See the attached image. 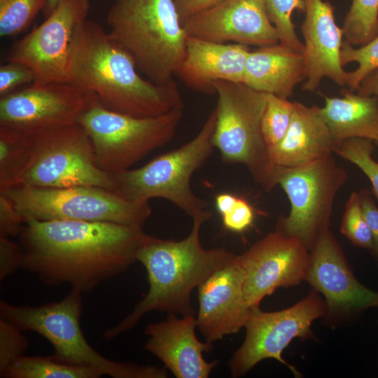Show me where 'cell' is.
<instances>
[{"mask_svg": "<svg viewBox=\"0 0 378 378\" xmlns=\"http://www.w3.org/2000/svg\"><path fill=\"white\" fill-rule=\"evenodd\" d=\"M145 234L142 227L114 223L29 219L18 236L21 269L47 286L67 284L89 293L136 261Z\"/></svg>", "mask_w": 378, "mask_h": 378, "instance_id": "6da1fadb", "label": "cell"}, {"mask_svg": "<svg viewBox=\"0 0 378 378\" xmlns=\"http://www.w3.org/2000/svg\"><path fill=\"white\" fill-rule=\"evenodd\" d=\"M137 71L132 56L99 24L86 19L78 26L69 55L71 83L95 94L108 109L134 117H156L183 108L174 81L159 85Z\"/></svg>", "mask_w": 378, "mask_h": 378, "instance_id": "7a4b0ae2", "label": "cell"}, {"mask_svg": "<svg viewBox=\"0 0 378 378\" xmlns=\"http://www.w3.org/2000/svg\"><path fill=\"white\" fill-rule=\"evenodd\" d=\"M211 216L212 214H209L192 218L189 235L179 241L145 234L136 260L147 272L148 291L130 314L104 332V340H113L131 330L150 311L182 316L195 314L190 302L192 290L236 256L225 248L206 249L202 246L201 227Z\"/></svg>", "mask_w": 378, "mask_h": 378, "instance_id": "3957f363", "label": "cell"}, {"mask_svg": "<svg viewBox=\"0 0 378 378\" xmlns=\"http://www.w3.org/2000/svg\"><path fill=\"white\" fill-rule=\"evenodd\" d=\"M106 22L138 71L159 85L174 81L187 38L174 0H115Z\"/></svg>", "mask_w": 378, "mask_h": 378, "instance_id": "277c9868", "label": "cell"}, {"mask_svg": "<svg viewBox=\"0 0 378 378\" xmlns=\"http://www.w3.org/2000/svg\"><path fill=\"white\" fill-rule=\"evenodd\" d=\"M81 293L71 288L62 300L40 306L0 302V319L20 331H32L52 346V356L62 363L90 367L113 378H165L166 368L114 361L94 350L80 328Z\"/></svg>", "mask_w": 378, "mask_h": 378, "instance_id": "5b68a950", "label": "cell"}, {"mask_svg": "<svg viewBox=\"0 0 378 378\" xmlns=\"http://www.w3.org/2000/svg\"><path fill=\"white\" fill-rule=\"evenodd\" d=\"M216 122L214 108L197 134L179 148L158 155L141 167L108 173L115 192L140 204L153 198L167 200L192 218L211 214L206 209L207 202L193 192L190 180L213 153Z\"/></svg>", "mask_w": 378, "mask_h": 378, "instance_id": "8992f818", "label": "cell"}, {"mask_svg": "<svg viewBox=\"0 0 378 378\" xmlns=\"http://www.w3.org/2000/svg\"><path fill=\"white\" fill-rule=\"evenodd\" d=\"M213 86L218 94L214 148L223 162L244 165L255 183L270 191L278 185L279 169L270 160L262 132L268 94L230 80H215Z\"/></svg>", "mask_w": 378, "mask_h": 378, "instance_id": "52a82bcc", "label": "cell"}, {"mask_svg": "<svg viewBox=\"0 0 378 378\" xmlns=\"http://www.w3.org/2000/svg\"><path fill=\"white\" fill-rule=\"evenodd\" d=\"M174 108L162 115L138 118L108 109L97 97L78 122L94 146L98 167L107 173L130 169L153 150L174 136L183 115Z\"/></svg>", "mask_w": 378, "mask_h": 378, "instance_id": "ba28073f", "label": "cell"}, {"mask_svg": "<svg viewBox=\"0 0 378 378\" xmlns=\"http://www.w3.org/2000/svg\"><path fill=\"white\" fill-rule=\"evenodd\" d=\"M0 192L13 202L24 222L71 220L108 222L142 227L151 214L149 203L130 201L96 186L41 188L20 185Z\"/></svg>", "mask_w": 378, "mask_h": 378, "instance_id": "9c48e42d", "label": "cell"}, {"mask_svg": "<svg viewBox=\"0 0 378 378\" xmlns=\"http://www.w3.org/2000/svg\"><path fill=\"white\" fill-rule=\"evenodd\" d=\"M31 155L22 184L41 188L96 186L115 192L96 162L92 141L79 123L29 136Z\"/></svg>", "mask_w": 378, "mask_h": 378, "instance_id": "30bf717a", "label": "cell"}, {"mask_svg": "<svg viewBox=\"0 0 378 378\" xmlns=\"http://www.w3.org/2000/svg\"><path fill=\"white\" fill-rule=\"evenodd\" d=\"M347 178L333 154L299 167L279 168L277 183L286 193L290 209L276 229L311 250L319 235L330 229L335 198Z\"/></svg>", "mask_w": 378, "mask_h": 378, "instance_id": "8fae6325", "label": "cell"}, {"mask_svg": "<svg viewBox=\"0 0 378 378\" xmlns=\"http://www.w3.org/2000/svg\"><path fill=\"white\" fill-rule=\"evenodd\" d=\"M326 314V302L314 288L304 298L281 311L265 312L253 308L244 326L245 339L229 362L232 376L241 377L260 361L274 358L300 377V373L282 358V351L295 337L313 338L312 323Z\"/></svg>", "mask_w": 378, "mask_h": 378, "instance_id": "7c38bea8", "label": "cell"}, {"mask_svg": "<svg viewBox=\"0 0 378 378\" xmlns=\"http://www.w3.org/2000/svg\"><path fill=\"white\" fill-rule=\"evenodd\" d=\"M90 8V0H59L43 23L13 44L6 61L29 66L35 74V84L70 82L71 43Z\"/></svg>", "mask_w": 378, "mask_h": 378, "instance_id": "4fadbf2b", "label": "cell"}, {"mask_svg": "<svg viewBox=\"0 0 378 378\" xmlns=\"http://www.w3.org/2000/svg\"><path fill=\"white\" fill-rule=\"evenodd\" d=\"M71 82L31 83L0 98V126L27 136L78 122L95 98Z\"/></svg>", "mask_w": 378, "mask_h": 378, "instance_id": "5bb4252c", "label": "cell"}, {"mask_svg": "<svg viewBox=\"0 0 378 378\" xmlns=\"http://www.w3.org/2000/svg\"><path fill=\"white\" fill-rule=\"evenodd\" d=\"M246 271L245 294L252 308L281 287L306 280L310 250L299 239L276 230L238 255Z\"/></svg>", "mask_w": 378, "mask_h": 378, "instance_id": "9a60e30c", "label": "cell"}, {"mask_svg": "<svg viewBox=\"0 0 378 378\" xmlns=\"http://www.w3.org/2000/svg\"><path fill=\"white\" fill-rule=\"evenodd\" d=\"M306 281L324 296V317L329 321H340L378 307V292L356 279L330 229L319 235L310 250Z\"/></svg>", "mask_w": 378, "mask_h": 378, "instance_id": "2e32d148", "label": "cell"}, {"mask_svg": "<svg viewBox=\"0 0 378 378\" xmlns=\"http://www.w3.org/2000/svg\"><path fill=\"white\" fill-rule=\"evenodd\" d=\"M182 24L187 36L211 42L258 47L279 43L263 0H225Z\"/></svg>", "mask_w": 378, "mask_h": 378, "instance_id": "e0dca14e", "label": "cell"}, {"mask_svg": "<svg viewBox=\"0 0 378 378\" xmlns=\"http://www.w3.org/2000/svg\"><path fill=\"white\" fill-rule=\"evenodd\" d=\"M246 271L238 255L198 288L197 327L212 344L244 327L253 308L245 294Z\"/></svg>", "mask_w": 378, "mask_h": 378, "instance_id": "ac0fdd59", "label": "cell"}, {"mask_svg": "<svg viewBox=\"0 0 378 378\" xmlns=\"http://www.w3.org/2000/svg\"><path fill=\"white\" fill-rule=\"evenodd\" d=\"M305 17L301 24L306 80L302 90L314 92L325 77L346 85L348 72L340 62L343 30L335 19V7L329 1L304 0Z\"/></svg>", "mask_w": 378, "mask_h": 378, "instance_id": "d6986e66", "label": "cell"}, {"mask_svg": "<svg viewBox=\"0 0 378 378\" xmlns=\"http://www.w3.org/2000/svg\"><path fill=\"white\" fill-rule=\"evenodd\" d=\"M196 327L194 315L178 318L168 314L166 320L146 326L144 333L148 340L144 348L177 378H207L218 361L209 363L204 358L202 353L210 351L213 345L198 340Z\"/></svg>", "mask_w": 378, "mask_h": 378, "instance_id": "ffe728a7", "label": "cell"}, {"mask_svg": "<svg viewBox=\"0 0 378 378\" xmlns=\"http://www.w3.org/2000/svg\"><path fill=\"white\" fill-rule=\"evenodd\" d=\"M249 52L248 46L215 43L187 36L185 57L176 75L188 88L214 94L215 80L243 82Z\"/></svg>", "mask_w": 378, "mask_h": 378, "instance_id": "44dd1931", "label": "cell"}, {"mask_svg": "<svg viewBox=\"0 0 378 378\" xmlns=\"http://www.w3.org/2000/svg\"><path fill=\"white\" fill-rule=\"evenodd\" d=\"M293 102L292 119L285 136L269 150L270 160L277 168L296 167L334 154L338 144L320 107Z\"/></svg>", "mask_w": 378, "mask_h": 378, "instance_id": "7402d4cb", "label": "cell"}, {"mask_svg": "<svg viewBox=\"0 0 378 378\" xmlns=\"http://www.w3.org/2000/svg\"><path fill=\"white\" fill-rule=\"evenodd\" d=\"M305 80L303 55L278 43L249 52L242 83L256 91L288 99Z\"/></svg>", "mask_w": 378, "mask_h": 378, "instance_id": "603a6c76", "label": "cell"}, {"mask_svg": "<svg viewBox=\"0 0 378 378\" xmlns=\"http://www.w3.org/2000/svg\"><path fill=\"white\" fill-rule=\"evenodd\" d=\"M342 97H325L321 115L334 139L339 143L358 137L378 140V98L348 90Z\"/></svg>", "mask_w": 378, "mask_h": 378, "instance_id": "cb8c5ba5", "label": "cell"}, {"mask_svg": "<svg viewBox=\"0 0 378 378\" xmlns=\"http://www.w3.org/2000/svg\"><path fill=\"white\" fill-rule=\"evenodd\" d=\"M31 155L29 136L0 126V191L22 184Z\"/></svg>", "mask_w": 378, "mask_h": 378, "instance_id": "d4e9b609", "label": "cell"}, {"mask_svg": "<svg viewBox=\"0 0 378 378\" xmlns=\"http://www.w3.org/2000/svg\"><path fill=\"white\" fill-rule=\"evenodd\" d=\"M103 373L90 367L60 362L50 356H22L6 373L7 378H99Z\"/></svg>", "mask_w": 378, "mask_h": 378, "instance_id": "484cf974", "label": "cell"}, {"mask_svg": "<svg viewBox=\"0 0 378 378\" xmlns=\"http://www.w3.org/2000/svg\"><path fill=\"white\" fill-rule=\"evenodd\" d=\"M342 30L352 46H363L372 40L378 34V0H352Z\"/></svg>", "mask_w": 378, "mask_h": 378, "instance_id": "4316f807", "label": "cell"}, {"mask_svg": "<svg viewBox=\"0 0 378 378\" xmlns=\"http://www.w3.org/2000/svg\"><path fill=\"white\" fill-rule=\"evenodd\" d=\"M269 18L276 29L279 43L292 51L303 54L304 44L298 37L292 22L296 10L305 12L304 0H263Z\"/></svg>", "mask_w": 378, "mask_h": 378, "instance_id": "83f0119b", "label": "cell"}, {"mask_svg": "<svg viewBox=\"0 0 378 378\" xmlns=\"http://www.w3.org/2000/svg\"><path fill=\"white\" fill-rule=\"evenodd\" d=\"M46 4L47 0H0L1 37L24 31Z\"/></svg>", "mask_w": 378, "mask_h": 378, "instance_id": "f1b7e54d", "label": "cell"}, {"mask_svg": "<svg viewBox=\"0 0 378 378\" xmlns=\"http://www.w3.org/2000/svg\"><path fill=\"white\" fill-rule=\"evenodd\" d=\"M294 102L272 94H267L262 118V132L270 150L285 136L292 119Z\"/></svg>", "mask_w": 378, "mask_h": 378, "instance_id": "f546056e", "label": "cell"}, {"mask_svg": "<svg viewBox=\"0 0 378 378\" xmlns=\"http://www.w3.org/2000/svg\"><path fill=\"white\" fill-rule=\"evenodd\" d=\"M340 62L343 66L355 62L358 67L348 72L346 85L349 91L355 92L363 79L378 68V34L370 42L355 48L346 41L342 42L340 50Z\"/></svg>", "mask_w": 378, "mask_h": 378, "instance_id": "4dcf8cb0", "label": "cell"}, {"mask_svg": "<svg viewBox=\"0 0 378 378\" xmlns=\"http://www.w3.org/2000/svg\"><path fill=\"white\" fill-rule=\"evenodd\" d=\"M374 143L372 140L353 137L339 142L334 154L356 165L367 176L378 200V162L372 158Z\"/></svg>", "mask_w": 378, "mask_h": 378, "instance_id": "1f68e13d", "label": "cell"}, {"mask_svg": "<svg viewBox=\"0 0 378 378\" xmlns=\"http://www.w3.org/2000/svg\"><path fill=\"white\" fill-rule=\"evenodd\" d=\"M340 232L354 245L373 251L372 236L361 209L358 192H353L345 204Z\"/></svg>", "mask_w": 378, "mask_h": 378, "instance_id": "d6a6232c", "label": "cell"}, {"mask_svg": "<svg viewBox=\"0 0 378 378\" xmlns=\"http://www.w3.org/2000/svg\"><path fill=\"white\" fill-rule=\"evenodd\" d=\"M29 346L27 338L14 326L0 319V377H5L9 368Z\"/></svg>", "mask_w": 378, "mask_h": 378, "instance_id": "836d02e7", "label": "cell"}, {"mask_svg": "<svg viewBox=\"0 0 378 378\" xmlns=\"http://www.w3.org/2000/svg\"><path fill=\"white\" fill-rule=\"evenodd\" d=\"M35 74L27 65L7 61L0 66V97L15 90L18 86L34 83Z\"/></svg>", "mask_w": 378, "mask_h": 378, "instance_id": "e575fe53", "label": "cell"}, {"mask_svg": "<svg viewBox=\"0 0 378 378\" xmlns=\"http://www.w3.org/2000/svg\"><path fill=\"white\" fill-rule=\"evenodd\" d=\"M24 222L10 199L0 192V237H18Z\"/></svg>", "mask_w": 378, "mask_h": 378, "instance_id": "d590c367", "label": "cell"}, {"mask_svg": "<svg viewBox=\"0 0 378 378\" xmlns=\"http://www.w3.org/2000/svg\"><path fill=\"white\" fill-rule=\"evenodd\" d=\"M23 250L20 244L8 237H0V280L21 269Z\"/></svg>", "mask_w": 378, "mask_h": 378, "instance_id": "8d00e7d4", "label": "cell"}, {"mask_svg": "<svg viewBox=\"0 0 378 378\" xmlns=\"http://www.w3.org/2000/svg\"><path fill=\"white\" fill-rule=\"evenodd\" d=\"M224 227L232 232H241L251 225L254 214L251 206L238 197L232 209L221 216Z\"/></svg>", "mask_w": 378, "mask_h": 378, "instance_id": "74e56055", "label": "cell"}, {"mask_svg": "<svg viewBox=\"0 0 378 378\" xmlns=\"http://www.w3.org/2000/svg\"><path fill=\"white\" fill-rule=\"evenodd\" d=\"M358 195L363 213L372 236L374 244L372 253L378 256V207L368 189H361Z\"/></svg>", "mask_w": 378, "mask_h": 378, "instance_id": "f35d334b", "label": "cell"}, {"mask_svg": "<svg viewBox=\"0 0 378 378\" xmlns=\"http://www.w3.org/2000/svg\"><path fill=\"white\" fill-rule=\"evenodd\" d=\"M223 1L225 0H174L182 24L191 16Z\"/></svg>", "mask_w": 378, "mask_h": 378, "instance_id": "ab89813d", "label": "cell"}, {"mask_svg": "<svg viewBox=\"0 0 378 378\" xmlns=\"http://www.w3.org/2000/svg\"><path fill=\"white\" fill-rule=\"evenodd\" d=\"M356 92L362 95L378 98V68L363 79Z\"/></svg>", "mask_w": 378, "mask_h": 378, "instance_id": "60d3db41", "label": "cell"}, {"mask_svg": "<svg viewBox=\"0 0 378 378\" xmlns=\"http://www.w3.org/2000/svg\"><path fill=\"white\" fill-rule=\"evenodd\" d=\"M237 198L230 193L218 194L215 199L216 207L218 213L223 216L230 211L234 206Z\"/></svg>", "mask_w": 378, "mask_h": 378, "instance_id": "b9f144b4", "label": "cell"}, {"mask_svg": "<svg viewBox=\"0 0 378 378\" xmlns=\"http://www.w3.org/2000/svg\"><path fill=\"white\" fill-rule=\"evenodd\" d=\"M59 0H47L46 6L43 10L46 17L49 15L55 8Z\"/></svg>", "mask_w": 378, "mask_h": 378, "instance_id": "7bdbcfd3", "label": "cell"}, {"mask_svg": "<svg viewBox=\"0 0 378 378\" xmlns=\"http://www.w3.org/2000/svg\"><path fill=\"white\" fill-rule=\"evenodd\" d=\"M374 144H375L376 146H378V140H377V141H374Z\"/></svg>", "mask_w": 378, "mask_h": 378, "instance_id": "ee69618b", "label": "cell"}]
</instances>
